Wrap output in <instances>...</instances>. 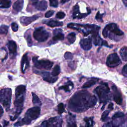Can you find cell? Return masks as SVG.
I'll use <instances>...</instances> for the list:
<instances>
[{
	"instance_id": "obj_1",
	"label": "cell",
	"mask_w": 127,
	"mask_h": 127,
	"mask_svg": "<svg viewBox=\"0 0 127 127\" xmlns=\"http://www.w3.org/2000/svg\"><path fill=\"white\" fill-rule=\"evenodd\" d=\"M97 98L85 90L75 93L68 102L69 109L74 112H82L90 108L93 107L96 104Z\"/></svg>"
},
{
	"instance_id": "obj_2",
	"label": "cell",
	"mask_w": 127,
	"mask_h": 127,
	"mask_svg": "<svg viewBox=\"0 0 127 127\" xmlns=\"http://www.w3.org/2000/svg\"><path fill=\"white\" fill-rule=\"evenodd\" d=\"M26 92V86L24 85H20L15 89V98L14 102V111L10 116L11 121H14L21 114L22 110L25 99Z\"/></svg>"
},
{
	"instance_id": "obj_3",
	"label": "cell",
	"mask_w": 127,
	"mask_h": 127,
	"mask_svg": "<svg viewBox=\"0 0 127 127\" xmlns=\"http://www.w3.org/2000/svg\"><path fill=\"white\" fill-rule=\"evenodd\" d=\"M40 107L35 106L29 109L26 112L24 117L19 120L14 124V127H20L24 125H29L31 122L37 119L40 114Z\"/></svg>"
},
{
	"instance_id": "obj_4",
	"label": "cell",
	"mask_w": 127,
	"mask_h": 127,
	"mask_svg": "<svg viewBox=\"0 0 127 127\" xmlns=\"http://www.w3.org/2000/svg\"><path fill=\"white\" fill-rule=\"evenodd\" d=\"M68 28L76 29L80 32H82L85 35L92 34V36L98 34L100 27L96 25L92 24H80L77 23H68L67 25Z\"/></svg>"
},
{
	"instance_id": "obj_5",
	"label": "cell",
	"mask_w": 127,
	"mask_h": 127,
	"mask_svg": "<svg viewBox=\"0 0 127 127\" xmlns=\"http://www.w3.org/2000/svg\"><path fill=\"white\" fill-rule=\"evenodd\" d=\"M102 34L105 38L108 37L113 40L119 39L118 37L124 35V32L121 30L115 23H110L107 25L104 28Z\"/></svg>"
},
{
	"instance_id": "obj_6",
	"label": "cell",
	"mask_w": 127,
	"mask_h": 127,
	"mask_svg": "<svg viewBox=\"0 0 127 127\" xmlns=\"http://www.w3.org/2000/svg\"><path fill=\"white\" fill-rule=\"evenodd\" d=\"M94 92L97 94L100 102L101 103H106L110 99V90L108 84L106 83H102L100 85L97 87Z\"/></svg>"
},
{
	"instance_id": "obj_7",
	"label": "cell",
	"mask_w": 127,
	"mask_h": 127,
	"mask_svg": "<svg viewBox=\"0 0 127 127\" xmlns=\"http://www.w3.org/2000/svg\"><path fill=\"white\" fill-rule=\"evenodd\" d=\"M12 97V90L9 88H4L0 90V103L3 105L6 111L10 107Z\"/></svg>"
},
{
	"instance_id": "obj_8",
	"label": "cell",
	"mask_w": 127,
	"mask_h": 127,
	"mask_svg": "<svg viewBox=\"0 0 127 127\" xmlns=\"http://www.w3.org/2000/svg\"><path fill=\"white\" fill-rule=\"evenodd\" d=\"M33 36L34 39L38 42H43L49 38L50 33L43 27H39L35 29Z\"/></svg>"
},
{
	"instance_id": "obj_9",
	"label": "cell",
	"mask_w": 127,
	"mask_h": 127,
	"mask_svg": "<svg viewBox=\"0 0 127 127\" xmlns=\"http://www.w3.org/2000/svg\"><path fill=\"white\" fill-rule=\"evenodd\" d=\"M37 59L38 57H34L32 59L35 67L39 69H44L46 70H50L51 69L53 65V62L45 60H38Z\"/></svg>"
},
{
	"instance_id": "obj_10",
	"label": "cell",
	"mask_w": 127,
	"mask_h": 127,
	"mask_svg": "<svg viewBox=\"0 0 127 127\" xmlns=\"http://www.w3.org/2000/svg\"><path fill=\"white\" fill-rule=\"evenodd\" d=\"M62 123L63 120L61 117H55L43 121L41 127H62Z\"/></svg>"
},
{
	"instance_id": "obj_11",
	"label": "cell",
	"mask_w": 127,
	"mask_h": 127,
	"mask_svg": "<svg viewBox=\"0 0 127 127\" xmlns=\"http://www.w3.org/2000/svg\"><path fill=\"white\" fill-rule=\"evenodd\" d=\"M121 63V61L116 53L109 55L106 60V64L110 67H115Z\"/></svg>"
},
{
	"instance_id": "obj_12",
	"label": "cell",
	"mask_w": 127,
	"mask_h": 127,
	"mask_svg": "<svg viewBox=\"0 0 127 127\" xmlns=\"http://www.w3.org/2000/svg\"><path fill=\"white\" fill-rule=\"evenodd\" d=\"M113 91V99L114 101L119 105H121L123 102V98L121 92L118 90L115 85L112 86Z\"/></svg>"
},
{
	"instance_id": "obj_13",
	"label": "cell",
	"mask_w": 127,
	"mask_h": 127,
	"mask_svg": "<svg viewBox=\"0 0 127 127\" xmlns=\"http://www.w3.org/2000/svg\"><path fill=\"white\" fill-rule=\"evenodd\" d=\"M32 5L38 10L44 11L48 6L47 2L45 0H35L32 1Z\"/></svg>"
},
{
	"instance_id": "obj_14",
	"label": "cell",
	"mask_w": 127,
	"mask_h": 127,
	"mask_svg": "<svg viewBox=\"0 0 127 127\" xmlns=\"http://www.w3.org/2000/svg\"><path fill=\"white\" fill-rule=\"evenodd\" d=\"M38 74H40L41 76H42L43 80H45L46 82H48L49 83H54L55 82L57 79V77H54L53 76L50 72H46V71H43L40 73H38Z\"/></svg>"
},
{
	"instance_id": "obj_15",
	"label": "cell",
	"mask_w": 127,
	"mask_h": 127,
	"mask_svg": "<svg viewBox=\"0 0 127 127\" xmlns=\"http://www.w3.org/2000/svg\"><path fill=\"white\" fill-rule=\"evenodd\" d=\"M39 16L38 15H34L32 16L27 17V16H22L20 19V21L22 24L24 26H27L30 24L31 23L35 21L39 18Z\"/></svg>"
},
{
	"instance_id": "obj_16",
	"label": "cell",
	"mask_w": 127,
	"mask_h": 127,
	"mask_svg": "<svg viewBox=\"0 0 127 127\" xmlns=\"http://www.w3.org/2000/svg\"><path fill=\"white\" fill-rule=\"evenodd\" d=\"M81 47L84 50L87 51L91 49L92 46V40L90 38L83 39L80 41Z\"/></svg>"
},
{
	"instance_id": "obj_17",
	"label": "cell",
	"mask_w": 127,
	"mask_h": 127,
	"mask_svg": "<svg viewBox=\"0 0 127 127\" xmlns=\"http://www.w3.org/2000/svg\"><path fill=\"white\" fill-rule=\"evenodd\" d=\"M29 66V62L27 54L25 53L23 55L21 61V69L23 73H25L26 69Z\"/></svg>"
},
{
	"instance_id": "obj_18",
	"label": "cell",
	"mask_w": 127,
	"mask_h": 127,
	"mask_svg": "<svg viewBox=\"0 0 127 127\" xmlns=\"http://www.w3.org/2000/svg\"><path fill=\"white\" fill-rule=\"evenodd\" d=\"M67 121V127H77L75 116L68 113V115L66 117Z\"/></svg>"
},
{
	"instance_id": "obj_19",
	"label": "cell",
	"mask_w": 127,
	"mask_h": 127,
	"mask_svg": "<svg viewBox=\"0 0 127 127\" xmlns=\"http://www.w3.org/2000/svg\"><path fill=\"white\" fill-rule=\"evenodd\" d=\"M7 46L10 55L12 56H15L17 52V45L16 43L13 40L9 41L7 43Z\"/></svg>"
},
{
	"instance_id": "obj_20",
	"label": "cell",
	"mask_w": 127,
	"mask_h": 127,
	"mask_svg": "<svg viewBox=\"0 0 127 127\" xmlns=\"http://www.w3.org/2000/svg\"><path fill=\"white\" fill-rule=\"evenodd\" d=\"M93 38V43L96 46H105L107 47H109L108 44L107 42L104 40H103L98 34L92 36Z\"/></svg>"
},
{
	"instance_id": "obj_21",
	"label": "cell",
	"mask_w": 127,
	"mask_h": 127,
	"mask_svg": "<svg viewBox=\"0 0 127 127\" xmlns=\"http://www.w3.org/2000/svg\"><path fill=\"white\" fill-rule=\"evenodd\" d=\"M88 14H81L79 12V6L78 4L75 5L73 7V13H72V16H73V18H82Z\"/></svg>"
},
{
	"instance_id": "obj_22",
	"label": "cell",
	"mask_w": 127,
	"mask_h": 127,
	"mask_svg": "<svg viewBox=\"0 0 127 127\" xmlns=\"http://www.w3.org/2000/svg\"><path fill=\"white\" fill-rule=\"evenodd\" d=\"M62 30L61 29H57L54 30L53 33L54 36L53 37V40L54 41H57L59 40H63L64 38V35L61 33Z\"/></svg>"
},
{
	"instance_id": "obj_23",
	"label": "cell",
	"mask_w": 127,
	"mask_h": 127,
	"mask_svg": "<svg viewBox=\"0 0 127 127\" xmlns=\"http://www.w3.org/2000/svg\"><path fill=\"white\" fill-rule=\"evenodd\" d=\"M43 23L47 24L48 26L51 27H59L63 25V23L62 22L54 20L53 19H51L50 20L44 21Z\"/></svg>"
},
{
	"instance_id": "obj_24",
	"label": "cell",
	"mask_w": 127,
	"mask_h": 127,
	"mask_svg": "<svg viewBox=\"0 0 127 127\" xmlns=\"http://www.w3.org/2000/svg\"><path fill=\"white\" fill-rule=\"evenodd\" d=\"M23 3L24 1L22 0H18L15 1L12 5L13 10L17 12L20 11L23 8Z\"/></svg>"
},
{
	"instance_id": "obj_25",
	"label": "cell",
	"mask_w": 127,
	"mask_h": 127,
	"mask_svg": "<svg viewBox=\"0 0 127 127\" xmlns=\"http://www.w3.org/2000/svg\"><path fill=\"white\" fill-rule=\"evenodd\" d=\"M73 88V84L70 81H68L66 84L59 87V89H62L65 92H70V91Z\"/></svg>"
},
{
	"instance_id": "obj_26",
	"label": "cell",
	"mask_w": 127,
	"mask_h": 127,
	"mask_svg": "<svg viewBox=\"0 0 127 127\" xmlns=\"http://www.w3.org/2000/svg\"><path fill=\"white\" fill-rule=\"evenodd\" d=\"M32 102L34 105H35L36 107H40V106H41L42 105L40 99L39 98V97L37 96V95L33 92L32 93Z\"/></svg>"
},
{
	"instance_id": "obj_27",
	"label": "cell",
	"mask_w": 127,
	"mask_h": 127,
	"mask_svg": "<svg viewBox=\"0 0 127 127\" xmlns=\"http://www.w3.org/2000/svg\"><path fill=\"white\" fill-rule=\"evenodd\" d=\"M120 54L122 59L125 62L127 61V47H123L120 51Z\"/></svg>"
},
{
	"instance_id": "obj_28",
	"label": "cell",
	"mask_w": 127,
	"mask_h": 127,
	"mask_svg": "<svg viewBox=\"0 0 127 127\" xmlns=\"http://www.w3.org/2000/svg\"><path fill=\"white\" fill-rule=\"evenodd\" d=\"M98 80V79H92L85 82L82 86V88H89L95 85Z\"/></svg>"
},
{
	"instance_id": "obj_29",
	"label": "cell",
	"mask_w": 127,
	"mask_h": 127,
	"mask_svg": "<svg viewBox=\"0 0 127 127\" xmlns=\"http://www.w3.org/2000/svg\"><path fill=\"white\" fill-rule=\"evenodd\" d=\"M84 121L86 123V127H92L94 125V118L92 117H85L84 118Z\"/></svg>"
},
{
	"instance_id": "obj_30",
	"label": "cell",
	"mask_w": 127,
	"mask_h": 127,
	"mask_svg": "<svg viewBox=\"0 0 127 127\" xmlns=\"http://www.w3.org/2000/svg\"><path fill=\"white\" fill-rule=\"evenodd\" d=\"M11 1L8 0H0V8H8L10 6Z\"/></svg>"
},
{
	"instance_id": "obj_31",
	"label": "cell",
	"mask_w": 127,
	"mask_h": 127,
	"mask_svg": "<svg viewBox=\"0 0 127 127\" xmlns=\"http://www.w3.org/2000/svg\"><path fill=\"white\" fill-rule=\"evenodd\" d=\"M102 127H121V126L117 124L115 121H112L105 124Z\"/></svg>"
},
{
	"instance_id": "obj_32",
	"label": "cell",
	"mask_w": 127,
	"mask_h": 127,
	"mask_svg": "<svg viewBox=\"0 0 127 127\" xmlns=\"http://www.w3.org/2000/svg\"><path fill=\"white\" fill-rule=\"evenodd\" d=\"M66 38H67L68 42L70 44H72L75 41V39H76L75 34L74 33H73V32L70 33H69L67 35Z\"/></svg>"
},
{
	"instance_id": "obj_33",
	"label": "cell",
	"mask_w": 127,
	"mask_h": 127,
	"mask_svg": "<svg viewBox=\"0 0 127 127\" xmlns=\"http://www.w3.org/2000/svg\"><path fill=\"white\" fill-rule=\"evenodd\" d=\"M60 66L58 65H56L55 66V67H54L53 71L51 73V74L54 76V77H56L57 76H58L59 73H60Z\"/></svg>"
},
{
	"instance_id": "obj_34",
	"label": "cell",
	"mask_w": 127,
	"mask_h": 127,
	"mask_svg": "<svg viewBox=\"0 0 127 127\" xmlns=\"http://www.w3.org/2000/svg\"><path fill=\"white\" fill-rule=\"evenodd\" d=\"M8 29V26L5 25H1L0 26V34L5 35L7 34Z\"/></svg>"
},
{
	"instance_id": "obj_35",
	"label": "cell",
	"mask_w": 127,
	"mask_h": 127,
	"mask_svg": "<svg viewBox=\"0 0 127 127\" xmlns=\"http://www.w3.org/2000/svg\"><path fill=\"white\" fill-rule=\"evenodd\" d=\"M124 116V114L123 112H118L116 113L112 117V119L113 120H116L118 118H122Z\"/></svg>"
},
{
	"instance_id": "obj_36",
	"label": "cell",
	"mask_w": 127,
	"mask_h": 127,
	"mask_svg": "<svg viewBox=\"0 0 127 127\" xmlns=\"http://www.w3.org/2000/svg\"><path fill=\"white\" fill-rule=\"evenodd\" d=\"M109 112H110V111L106 110L102 113L101 116V120L102 121H105L107 120L108 115L109 114Z\"/></svg>"
},
{
	"instance_id": "obj_37",
	"label": "cell",
	"mask_w": 127,
	"mask_h": 127,
	"mask_svg": "<svg viewBox=\"0 0 127 127\" xmlns=\"http://www.w3.org/2000/svg\"><path fill=\"white\" fill-rule=\"evenodd\" d=\"M58 113H59L60 114H62L63 113H64V112L65 111L64 105V104L62 103H60V104L58 105Z\"/></svg>"
},
{
	"instance_id": "obj_38",
	"label": "cell",
	"mask_w": 127,
	"mask_h": 127,
	"mask_svg": "<svg viewBox=\"0 0 127 127\" xmlns=\"http://www.w3.org/2000/svg\"><path fill=\"white\" fill-rule=\"evenodd\" d=\"M65 16V14L63 11H59L58 12L56 15V17L58 19H63Z\"/></svg>"
},
{
	"instance_id": "obj_39",
	"label": "cell",
	"mask_w": 127,
	"mask_h": 127,
	"mask_svg": "<svg viewBox=\"0 0 127 127\" xmlns=\"http://www.w3.org/2000/svg\"><path fill=\"white\" fill-rule=\"evenodd\" d=\"M64 57L66 60H71L73 59V55L70 52H67L64 54Z\"/></svg>"
},
{
	"instance_id": "obj_40",
	"label": "cell",
	"mask_w": 127,
	"mask_h": 127,
	"mask_svg": "<svg viewBox=\"0 0 127 127\" xmlns=\"http://www.w3.org/2000/svg\"><path fill=\"white\" fill-rule=\"evenodd\" d=\"M25 38L27 40V43L29 46H31L32 45V41L31 40V35L30 34H28L27 35V36H25Z\"/></svg>"
},
{
	"instance_id": "obj_41",
	"label": "cell",
	"mask_w": 127,
	"mask_h": 127,
	"mask_svg": "<svg viewBox=\"0 0 127 127\" xmlns=\"http://www.w3.org/2000/svg\"><path fill=\"white\" fill-rule=\"evenodd\" d=\"M103 14H101L100 13V12L98 11L97 14H96V17H95V18L96 19L99 21V22H102V17H103Z\"/></svg>"
},
{
	"instance_id": "obj_42",
	"label": "cell",
	"mask_w": 127,
	"mask_h": 127,
	"mask_svg": "<svg viewBox=\"0 0 127 127\" xmlns=\"http://www.w3.org/2000/svg\"><path fill=\"white\" fill-rule=\"evenodd\" d=\"M50 5L51 6L56 7L58 6V1L57 0H50Z\"/></svg>"
},
{
	"instance_id": "obj_43",
	"label": "cell",
	"mask_w": 127,
	"mask_h": 127,
	"mask_svg": "<svg viewBox=\"0 0 127 127\" xmlns=\"http://www.w3.org/2000/svg\"><path fill=\"white\" fill-rule=\"evenodd\" d=\"M11 28L13 31L16 32L18 30V26L17 24L15 22H12L11 23Z\"/></svg>"
},
{
	"instance_id": "obj_44",
	"label": "cell",
	"mask_w": 127,
	"mask_h": 127,
	"mask_svg": "<svg viewBox=\"0 0 127 127\" xmlns=\"http://www.w3.org/2000/svg\"><path fill=\"white\" fill-rule=\"evenodd\" d=\"M122 73L124 76L127 77V64L124 66L122 70Z\"/></svg>"
},
{
	"instance_id": "obj_45",
	"label": "cell",
	"mask_w": 127,
	"mask_h": 127,
	"mask_svg": "<svg viewBox=\"0 0 127 127\" xmlns=\"http://www.w3.org/2000/svg\"><path fill=\"white\" fill-rule=\"evenodd\" d=\"M54 12L55 11L54 10H49V11H48L45 13V17L46 18H49V17L52 16L54 14Z\"/></svg>"
},
{
	"instance_id": "obj_46",
	"label": "cell",
	"mask_w": 127,
	"mask_h": 127,
	"mask_svg": "<svg viewBox=\"0 0 127 127\" xmlns=\"http://www.w3.org/2000/svg\"><path fill=\"white\" fill-rule=\"evenodd\" d=\"M9 124V122L7 121H5V120H4L3 122V127H6L8 126V125Z\"/></svg>"
},
{
	"instance_id": "obj_47",
	"label": "cell",
	"mask_w": 127,
	"mask_h": 127,
	"mask_svg": "<svg viewBox=\"0 0 127 127\" xmlns=\"http://www.w3.org/2000/svg\"><path fill=\"white\" fill-rule=\"evenodd\" d=\"M3 114V110L2 108L1 107V106L0 105V118L2 116Z\"/></svg>"
},
{
	"instance_id": "obj_48",
	"label": "cell",
	"mask_w": 127,
	"mask_h": 127,
	"mask_svg": "<svg viewBox=\"0 0 127 127\" xmlns=\"http://www.w3.org/2000/svg\"><path fill=\"white\" fill-rule=\"evenodd\" d=\"M113 104L111 103L109 104V105H108V108L110 110H112L113 109Z\"/></svg>"
},
{
	"instance_id": "obj_49",
	"label": "cell",
	"mask_w": 127,
	"mask_h": 127,
	"mask_svg": "<svg viewBox=\"0 0 127 127\" xmlns=\"http://www.w3.org/2000/svg\"><path fill=\"white\" fill-rule=\"evenodd\" d=\"M123 2L124 4V5L127 7V0H123Z\"/></svg>"
},
{
	"instance_id": "obj_50",
	"label": "cell",
	"mask_w": 127,
	"mask_h": 127,
	"mask_svg": "<svg viewBox=\"0 0 127 127\" xmlns=\"http://www.w3.org/2000/svg\"><path fill=\"white\" fill-rule=\"evenodd\" d=\"M67 1H68V0H61V3H64V2H67Z\"/></svg>"
},
{
	"instance_id": "obj_51",
	"label": "cell",
	"mask_w": 127,
	"mask_h": 127,
	"mask_svg": "<svg viewBox=\"0 0 127 127\" xmlns=\"http://www.w3.org/2000/svg\"><path fill=\"white\" fill-rule=\"evenodd\" d=\"M80 127H86H86H83V126H80Z\"/></svg>"
},
{
	"instance_id": "obj_52",
	"label": "cell",
	"mask_w": 127,
	"mask_h": 127,
	"mask_svg": "<svg viewBox=\"0 0 127 127\" xmlns=\"http://www.w3.org/2000/svg\"><path fill=\"white\" fill-rule=\"evenodd\" d=\"M0 127H1V125H0Z\"/></svg>"
},
{
	"instance_id": "obj_53",
	"label": "cell",
	"mask_w": 127,
	"mask_h": 127,
	"mask_svg": "<svg viewBox=\"0 0 127 127\" xmlns=\"http://www.w3.org/2000/svg\"></svg>"
}]
</instances>
